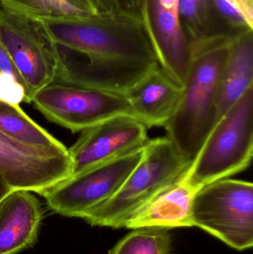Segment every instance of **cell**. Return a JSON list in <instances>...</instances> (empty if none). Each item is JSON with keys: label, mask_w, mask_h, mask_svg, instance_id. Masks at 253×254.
Listing matches in <instances>:
<instances>
[{"label": "cell", "mask_w": 253, "mask_h": 254, "mask_svg": "<svg viewBox=\"0 0 253 254\" xmlns=\"http://www.w3.org/2000/svg\"><path fill=\"white\" fill-rule=\"evenodd\" d=\"M108 254H172V238L166 228H136L120 240Z\"/></svg>", "instance_id": "cell-19"}, {"label": "cell", "mask_w": 253, "mask_h": 254, "mask_svg": "<svg viewBox=\"0 0 253 254\" xmlns=\"http://www.w3.org/2000/svg\"><path fill=\"white\" fill-rule=\"evenodd\" d=\"M99 9L100 13H122L119 8L116 0H95Z\"/></svg>", "instance_id": "cell-24"}, {"label": "cell", "mask_w": 253, "mask_h": 254, "mask_svg": "<svg viewBox=\"0 0 253 254\" xmlns=\"http://www.w3.org/2000/svg\"><path fill=\"white\" fill-rule=\"evenodd\" d=\"M192 161L180 153L168 136L150 139L142 158L118 190L86 213L92 226L125 228L131 215L156 194L179 180Z\"/></svg>", "instance_id": "cell-3"}, {"label": "cell", "mask_w": 253, "mask_h": 254, "mask_svg": "<svg viewBox=\"0 0 253 254\" xmlns=\"http://www.w3.org/2000/svg\"><path fill=\"white\" fill-rule=\"evenodd\" d=\"M122 13L138 19L141 17V0H116Z\"/></svg>", "instance_id": "cell-22"}, {"label": "cell", "mask_w": 253, "mask_h": 254, "mask_svg": "<svg viewBox=\"0 0 253 254\" xmlns=\"http://www.w3.org/2000/svg\"><path fill=\"white\" fill-rule=\"evenodd\" d=\"M32 102L48 120L72 132L113 118L131 116L124 95L56 81L37 92Z\"/></svg>", "instance_id": "cell-6"}, {"label": "cell", "mask_w": 253, "mask_h": 254, "mask_svg": "<svg viewBox=\"0 0 253 254\" xmlns=\"http://www.w3.org/2000/svg\"><path fill=\"white\" fill-rule=\"evenodd\" d=\"M190 221L233 249H252V182L228 178L203 187L192 203Z\"/></svg>", "instance_id": "cell-5"}, {"label": "cell", "mask_w": 253, "mask_h": 254, "mask_svg": "<svg viewBox=\"0 0 253 254\" xmlns=\"http://www.w3.org/2000/svg\"><path fill=\"white\" fill-rule=\"evenodd\" d=\"M71 169L66 147L28 144L0 132V175L13 190L42 195L68 179Z\"/></svg>", "instance_id": "cell-9"}, {"label": "cell", "mask_w": 253, "mask_h": 254, "mask_svg": "<svg viewBox=\"0 0 253 254\" xmlns=\"http://www.w3.org/2000/svg\"><path fill=\"white\" fill-rule=\"evenodd\" d=\"M43 210L31 191L16 190L0 201V254H16L37 240Z\"/></svg>", "instance_id": "cell-12"}, {"label": "cell", "mask_w": 253, "mask_h": 254, "mask_svg": "<svg viewBox=\"0 0 253 254\" xmlns=\"http://www.w3.org/2000/svg\"><path fill=\"white\" fill-rule=\"evenodd\" d=\"M13 190L7 185V182L0 175V201Z\"/></svg>", "instance_id": "cell-25"}, {"label": "cell", "mask_w": 253, "mask_h": 254, "mask_svg": "<svg viewBox=\"0 0 253 254\" xmlns=\"http://www.w3.org/2000/svg\"><path fill=\"white\" fill-rule=\"evenodd\" d=\"M253 155V86L220 119L182 179L198 188L243 172Z\"/></svg>", "instance_id": "cell-4"}, {"label": "cell", "mask_w": 253, "mask_h": 254, "mask_svg": "<svg viewBox=\"0 0 253 254\" xmlns=\"http://www.w3.org/2000/svg\"><path fill=\"white\" fill-rule=\"evenodd\" d=\"M183 88L169 78L159 65L124 95L131 116L147 128L164 127L181 101Z\"/></svg>", "instance_id": "cell-13"}, {"label": "cell", "mask_w": 253, "mask_h": 254, "mask_svg": "<svg viewBox=\"0 0 253 254\" xmlns=\"http://www.w3.org/2000/svg\"><path fill=\"white\" fill-rule=\"evenodd\" d=\"M144 146L52 187L42 195L48 207L57 214L83 219L118 190L142 158Z\"/></svg>", "instance_id": "cell-8"}, {"label": "cell", "mask_w": 253, "mask_h": 254, "mask_svg": "<svg viewBox=\"0 0 253 254\" xmlns=\"http://www.w3.org/2000/svg\"><path fill=\"white\" fill-rule=\"evenodd\" d=\"M179 18L192 46L233 42L245 34L218 15L212 0H179Z\"/></svg>", "instance_id": "cell-16"}, {"label": "cell", "mask_w": 253, "mask_h": 254, "mask_svg": "<svg viewBox=\"0 0 253 254\" xmlns=\"http://www.w3.org/2000/svg\"><path fill=\"white\" fill-rule=\"evenodd\" d=\"M231 43L218 42L192 46L193 58L181 101L164 127L166 136L190 161L214 126L220 77Z\"/></svg>", "instance_id": "cell-2"}, {"label": "cell", "mask_w": 253, "mask_h": 254, "mask_svg": "<svg viewBox=\"0 0 253 254\" xmlns=\"http://www.w3.org/2000/svg\"><path fill=\"white\" fill-rule=\"evenodd\" d=\"M141 17L159 66L184 87L193 50L180 22L179 0H141Z\"/></svg>", "instance_id": "cell-10"}, {"label": "cell", "mask_w": 253, "mask_h": 254, "mask_svg": "<svg viewBox=\"0 0 253 254\" xmlns=\"http://www.w3.org/2000/svg\"><path fill=\"white\" fill-rule=\"evenodd\" d=\"M252 86L253 30L242 34L230 45L220 77L214 126Z\"/></svg>", "instance_id": "cell-15"}, {"label": "cell", "mask_w": 253, "mask_h": 254, "mask_svg": "<svg viewBox=\"0 0 253 254\" xmlns=\"http://www.w3.org/2000/svg\"><path fill=\"white\" fill-rule=\"evenodd\" d=\"M182 177L135 210L126 221L125 228L159 227L169 230L193 227L190 221L192 203L202 188L186 183Z\"/></svg>", "instance_id": "cell-14"}, {"label": "cell", "mask_w": 253, "mask_h": 254, "mask_svg": "<svg viewBox=\"0 0 253 254\" xmlns=\"http://www.w3.org/2000/svg\"><path fill=\"white\" fill-rule=\"evenodd\" d=\"M245 16L248 24L253 28V0H227Z\"/></svg>", "instance_id": "cell-23"}, {"label": "cell", "mask_w": 253, "mask_h": 254, "mask_svg": "<svg viewBox=\"0 0 253 254\" xmlns=\"http://www.w3.org/2000/svg\"><path fill=\"white\" fill-rule=\"evenodd\" d=\"M0 41L25 83L26 103L54 80L59 61L57 45L37 21L0 7Z\"/></svg>", "instance_id": "cell-7"}, {"label": "cell", "mask_w": 253, "mask_h": 254, "mask_svg": "<svg viewBox=\"0 0 253 254\" xmlns=\"http://www.w3.org/2000/svg\"><path fill=\"white\" fill-rule=\"evenodd\" d=\"M147 128L131 116H118L83 131L68 149L70 177L142 147L150 140Z\"/></svg>", "instance_id": "cell-11"}, {"label": "cell", "mask_w": 253, "mask_h": 254, "mask_svg": "<svg viewBox=\"0 0 253 254\" xmlns=\"http://www.w3.org/2000/svg\"><path fill=\"white\" fill-rule=\"evenodd\" d=\"M0 7L34 21L100 13L95 0H0Z\"/></svg>", "instance_id": "cell-17"}, {"label": "cell", "mask_w": 253, "mask_h": 254, "mask_svg": "<svg viewBox=\"0 0 253 254\" xmlns=\"http://www.w3.org/2000/svg\"><path fill=\"white\" fill-rule=\"evenodd\" d=\"M0 101L13 105L26 101V92L12 76L0 72Z\"/></svg>", "instance_id": "cell-20"}, {"label": "cell", "mask_w": 253, "mask_h": 254, "mask_svg": "<svg viewBox=\"0 0 253 254\" xmlns=\"http://www.w3.org/2000/svg\"><path fill=\"white\" fill-rule=\"evenodd\" d=\"M57 46L89 62L158 64L142 19L123 13L37 20Z\"/></svg>", "instance_id": "cell-1"}, {"label": "cell", "mask_w": 253, "mask_h": 254, "mask_svg": "<svg viewBox=\"0 0 253 254\" xmlns=\"http://www.w3.org/2000/svg\"><path fill=\"white\" fill-rule=\"evenodd\" d=\"M0 72L12 76L21 86H23L25 92H26L27 100V89L25 83L21 77L20 74L18 72L13 61L10 59L7 51L4 49L3 45L1 44V41H0Z\"/></svg>", "instance_id": "cell-21"}, {"label": "cell", "mask_w": 253, "mask_h": 254, "mask_svg": "<svg viewBox=\"0 0 253 254\" xmlns=\"http://www.w3.org/2000/svg\"><path fill=\"white\" fill-rule=\"evenodd\" d=\"M0 132L28 144L65 147L57 139L30 119L19 105L1 101Z\"/></svg>", "instance_id": "cell-18"}]
</instances>
